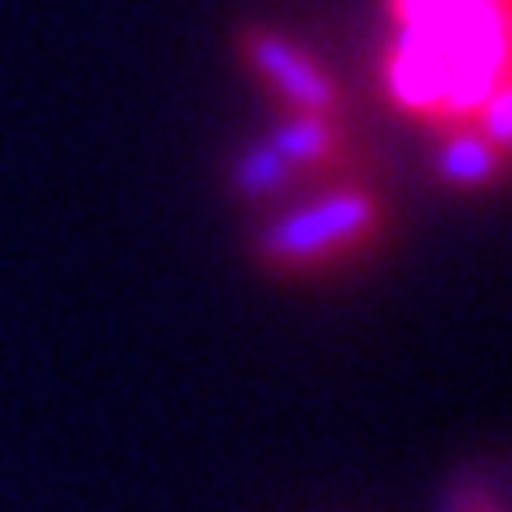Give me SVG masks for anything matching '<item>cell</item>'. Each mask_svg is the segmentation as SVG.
<instances>
[{
	"label": "cell",
	"instance_id": "8992f818",
	"mask_svg": "<svg viewBox=\"0 0 512 512\" xmlns=\"http://www.w3.org/2000/svg\"><path fill=\"white\" fill-rule=\"evenodd\" d=\"M290 176H294V166L275 152L271 138L247 147L238 162H233V185H238V195H247V200H266V195H275V190H285Z\"/></svg>",
	"mask_w": 512,
	"mask_h": 512
},
{
	"label": "cell",
	"instance_id": "3957f363",
	"mask_svg": "<svg viewBox=\"0 0 512 512\" xmlns=\"http://www.w3.org/2000/svg\"><path fill=\"white\" fill-rule=\"evenodd\" d=\"M242 48H247V57H252L256 72L266 76V81H271L275 91L285 95L299 114H328L332 105H337V86H332V76L318 72V67H313L294 43L266 34V29H252V34L242 38Z\"/></svg>",
	"mask_w": 512,
	"mask_h": 512
},
{
	"label": "cell",
	"instance_id": "277c9868",
	"mask_svg": "<svg viewBox=\"0 0 512 512\" xmlns=\"http://www.w3.org/2000/svg\"><path fill=\"white\" fill-rule=\"evenodd\" d=\"M271 147L294 171H299V166H323V162H332V152H337V128H332L328 114H294L290 124L275 128Z\"/></svg>",
	"mask_w": 512,
	"mask_h": 512
},
{
	"label": "cell",
	"instance_id": "6da1fadb",
	"mask_svg": "<svg viewBox=\"0 0 512 512\" xmlns=\"http://www.w3.org/2000/svg\"><path fill=\"white\" fill-rule=\"evenodd\" d=\"M408 24L389 57V86L403 105L470 114L503 91V0H394Z\"/></svg>",
	"mask_w": 512,
	"mask_h": 512
},
{
	"label": "cell",
	"instance_id": "5b68a950",
	"mask_svg": "<svg viewBox=\"0 0 512 512\" xmlns=\"http://www.w3.org/2000/svg\"><path fill=\"white\" fill-rule=\"evenodd\" d=\"M498 147H489L479 133H456L446 138L437 152V171L451 185H465V190H479V185L498 181Z\"/></svg>",
	"mask_w": 512,
	"mask_h": 512
},
{
	"label": "cell",
	"instance_id": "7a4b0ae2",
	"mask_svg": "<svg viewBox=\"0 0 512 512\" xmlns=\"http://www.w3.org/2000/svg\"><path fill=\"white\" fill-rule=\"evenodd\" d=\"M375 228H380V204L370 200L366 190H342V195L313 200L285 214V219H275L256 247L275 266L304 271V266H318L337 252L366 247L375 238Z\"/></svg>",
	"mask_w": 512,
	"mask_h": 512
},
{
	"label": "cell",
	"instance_id": "52a82bcc",
	"mask_svg": "<svg viewBox=\"0 0 512 512\" xmlns=\"http://www.w3.org/2000/svg\"><path fill=\"white\" fill-rule=\"evenodd\" d=\"M479 110H484V133H479V138L503 152V147H508V86L489 95V100H484Z\"/></svg>",
	"mask_w": 512,
	"mask_h": 512
}]
</instances>
